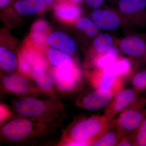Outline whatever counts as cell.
<instances>
[{
	"label": "cell",
	"instance_id": "cell-12",
	"mask_svg": "<svg viewBox=\"0 0 146 146\" xmlns=\"http://www.w3.org/2000/svg\"><path fill=\"white\" fill-rule=\"evenodd\" d=\"M50 31L49 24L44 20H38L33 25L29 36L26 42L40 50L46 49Z\"/></svg>",
	"mask_w": 146,
	"mask_h": 146
},
{
	"label": "cell",
	"instance_id": "cell-3",
	"mask_svg": "<svg viewBox=\"0 0 146 146\" xmlns=\"http://www.w3.org/2000/svg\"><path fill=\"white\" fill-rule=\"evenodd\" d=\"M146 101L138 98L135 102L121 112L113 121V124L121 137L133 136L143 120Z\"/></svg>",
	"mask_w": 146,
	"mask_h": 146
},
{
	"label": "cell",
	"instance_id": "cell-14",
	"mask_svg": "<svg viewBox=\"0 0 146 146\" xmlns=\"http://www.w3.org/2000/svg\"><path fill=\"white\" fill-rule=\"evenodd\" d=\"M2 84L7 91L17 95H26L32 91L30 83L23 77L18 75L4 76L2 78Z\"/></svg>",
	"mask_w": 146,
	"mask_h": 146
},
{
	"label": "cell",
	"instance_id": "cell-15",
	"mask_svg": "<svg viewBox=\"0 0 146 146\" xmlns=\"http://www.w3.org/2000/svg\"><path fill=\"white\" fill-rule=\"evenodd\" d=\"M81 8L76 4L69 2L59 3L54 8V15L58 21L64 23L75 22L81 15Z\"/></svg>",
	"mask_w": 146,
	"mask_h": 146
},
{
	"label": "cell",
	"instance_id": "cell-22",
	"mask_svg": "<svg viewBox=\"0 0 146 146\" xmlns=\"http://www.w3.org/2000/svg\"><path fill=\"white\" fill-rule=\"evenodd\" d=\"M32 78L40 89L46 93L53 94V84L49 75L41 67H35L32 70Z\"/></svg>",
	"mask_w": 146,
	"mask_h": 146
},
{
	"label": "cell",
	"instance_id": "cell-34",
	"mask_svg": "<svg viewBox=\"0 0 146 146\" xmlns=\"http://www.w3.org/2000/svg\"><path fill=\"white\" fill-rule=\"evenodd\" d=\"M69 1L71 2L74 3L75 4H77L82 2L83 0H69Z\"/></svg>",
	"mask_w": 146,
	"mask_h": 146
},
{
	"label": "cell",
	"instance_id": "cell-20",
	"mask_svg": "<svg viewBox=\"0 0 146 146\" xmlns=\"http://www.w3.org/2000/svg\"><path fill=\"white\" fill-rule=\"evenodd\" d=\"M113 36L106 33H99L94 37L92 46V58L106 52L114 46Z\"/></svg>",
	"mask_w": 146,
	"mask_h": 146
},
{
	"label": "cell",
	"instance_id": "cell-5",
	"mask_svg": "<svg viewBox=\"0 0 146 146\" xmlns=\"http://www.w3.org/2000/svg\"><path fill=\"white\" fill-rule=\"evenodd\" d=\"M36 127L34 122L28 118H19L5 124L1 131L2 136L6 141L13 143L27 140L33 135Z\"/></svg>",
	"mask_w": 146,
	"mask_h": 146
},
{
	"label": "cell",
	"instance_id": "cell-13",
	"mask_svg": "<svg viewBox=\"0 0 146 146\" xmlns=\"http://www.w3.org/2000/svg\"><path fill=\"white\" fill-rule=\"evenodd\" d=\"M119 48L122 52L131 57L146 56V41L137 35H131L123 38L119 43Z\"/></svg>",
	"mask_w": 146,
	"mask_h": 146
},
{
	"label": "cell",
	"instance_id": "cell-2",
	"mask_svg": "<svg viewBox=\"0 0 146 146\" xmlns=\"http://www.w3.org/2000/svg\"><path fill=\"white\" fill-rule=\"evenodd\" d=\"M56 102L24 97L17 100L14 108L18 115L25 118L48 121L60 113L61 106Z\"/></svg>",
	"mask_w": 146,
	"mask_h": 146
},
{
	"label": "cell",
	"instance_id": "cell-18",
	"mask_svg": "<svg viewBox=\"0 0 146 146\" xmlns=\"http://www.w3.org/2000/svg\"><path fill=\"white\" fill-rule=\"evenodd\" d=\"M46 53L48 60L55 67L71 68L76 65L70 54L60 50L50 48Z\"/></svg>",
	"mask_w": 146,
	"mask_h": 146
},
{
	"label": "cell",
	"instance_id": "cell-30",
	"mask_svg": "<svg viewBox=\"0 0 146 146\" xmlns=\"http://www.w3.org/2000/svg\"><path fill=\"white\" fill-rule=\"evenodd\" d=\"M10 115L8 110L4 106L1 105V122L3 123L8 119Z\"/></svg>",
	"mask_w": 146,
	"mask_h": 146
},
{
	"label": "cell",
	"instance_id": "cell-8",
	"mask_svg": "<svg viewBox=\"0 0 146 146\" xmlns=\"http://www.w3.org/2000/svg\"><path fill=\"white\" fill-rule=\"evenodd\" d=\"M118 7L125 18L139 26L146 27V0H119Z\"/></svg>",
	"mask_w": 146,
	"mask_h": 146
},
{
	"label": "cell",
	"instance_id": "cell-24",
	"mask_svg": "<svg viewBox=\"0 0 146 146\" xmlns=\"http://www.w3.org/2000/svg\"><path fill=\"white\" fill-rule=\"evenodd\" d=\"M0 65L3 70L7 72L14 71L18 65L15 54L3 46L0 47Z\"/></svg>",
	"mask_w": 146,
	"mask_h": 146
},
{
	"label": "cell",
	"instance_id": "cell-6",
	"mask_svg": "<svg viewBox=\"0 0 146 146\" xmlns=\"http://www.w3.org/2000/svg\"><path fill=\"white\" fill-rule=\"evenodd\" d=\"M48 73L53 85L65 92L73 91L81 76V72L77 65L71 68L52 67L50 68Z\"/></svg>",
	"mask_w": 146,
	"mask_h": 146
},
{
	"label": "cell",
	"instance_id": "cell-33",
	"mask_svg": "<svg viewBox=\"0 0 146 146\" xmlns=\"http://www.w3.org/2000/svg\"><path fill=\"white\" fill-rule=\"evenodd\" d=\"M47 4L49 6L53 5L54 2V0H45Z\"/></svg>",
	"mask_w": 146,
	"mask_h": 146
},
{
	"label": "cell",
	"instance_id": "cell-27",
	"mask_svg": "<svg viewBox=\"0 0 146 146\" xmlns=\"http://www.w3.org/2000/svg\"><path fill=\"white\" fill-rule=\"evenodd\" d=\"M131 83L134 89L139 91L146 89V70L136 73L132 77Z\"/></svg>",
	"mask_w": 146,
	"mask_h": 146
},
{
	"label": "cell",
	"instance_id": "cell-29",
	"mask_svg": "<svg viewBox=\"0 0 146 146\" xmlns=\"http://www.w3.org/2000/svg\"><path fill=\"white\" fill-rule=\"evenodd\" d=\"M87 5L90 7L98 9L101 6L104 0H85Z\"/></svg>",
	"mask_w": 146,
	"mask_h": 146
},
{
	"label": "cell",
	"instance_id": "cell-21",
	"mask_svg": "<svg viewBox=\"0 0 146 146\" xmlns=\"http://www.w3.org/2000/svg\"><path fill=\"white\" fill-rule=\"evenodd\" d=\"M119 57V49L114 45L105 52L91 59V63L96 69H102L110 65Z\"/></svg>",
	"mask_w": 146,
	"mask_h": 146
},
{
	"label": "cell",
	"instance_id": "cell-7",
	"mask_svg": "<svg viewBox=\"0 0 146 146\" xmlns=\"http://www.w3.org/2000/svg\"><path fill=\"white\" fill-rule=\"evenodd\" d=\"M138 91L135 89H122L115 94L105 107L104 115L110 121L139 98Z\"/></svg>",
	"mask_w": 146,
	"mask_h": 146
},
{
	"label": "cell",
	"instance_id": "cell-17",
	"mask_svg": "<svg viewBox=\"0 0 146 146\" xmlns=\"http://www.w3.org/2000/svg\"><path fill=\"white\" fill-rule=\"evenodd\" d=\"M99 69L104 75L124 78L132 71V64L129 58L119 57L110 65Z\"/></svg>",
	"mask_w": 146,
	"mask_h": 146
},
{
	"label": "cell",
	"instance_id": "cell-25",
	"mask_svg": "<svg viewBox=\"0 0 146 146\" xmlns=\"http://www.w3.org/2000/svg\"><path fill=\"white\" fill-rule=\"evenodd\" d=\"M76 26L87 36L95 37L100 33L98 27L91 19L87 18H79L75 22Z\"/></svg>",
	"mask_w": 146,
	"mask_h": 146
},
{
	"label": "cell",
	"instance_id": "cell-9",
	"mask_svg": "<svg viewBox=\"0 0 146 146\" xmlns=\"http://www.w3.org/2000/svg\"><path fill=\"white\" fill-rule=\"evenodd\" d=\"M124 78L104 75L99 69H96L90 74V83L97 90L109 91L115 95L123 89Z\"/></svg>",
	"mask_w": 146,
	"mask_h": 146
},
{
	"label": "cell",
	"instance_id": "cell-28",
	"mask_svg": "<svg viewBox=\"0 0 146 146\" xmlns=\"http://www.w3.org/2000/svg\"><path fill=\"white\" fill-rule=\"evenodd\" d=\"M117 146H130L133 145L132 136H125L122 137Z\"/></svg>",
	"mask_w": 146,
	"mask_h": 146
},
{
	"label": "cell",
	"instance_id": "cell-26",
	"mask_svg": "<svg viewBox=\"0 0 146 146\" xmlns=\"http://www.w3.org/2000/svg\"><path fill=\"white\" fill-rule=\"evenodd\" d=\"M134 146H146V110L141 125L132 136Z\"/></svg>",
	"mask_w": 146,
	"mask_h": 146
},
{
	"label": "cell",
	"instance_id": "cell-4",
	"mask_svg": "<svg viewBox=\"0 0 146 146\" xmlns=\"http://www.w3.org/2000/svg\"><path fill=\"white\" fill-rule=\"evenodd\" d=\"M44 52L26 42L18 54V66L20 72L31 78L34 67H41L46 70L48 64Z\"/></svg>",
	"mask_w": 146,
	"mask_h": 146
},
{
	"label": "cell",
	"instance_id": "cell-11",
	"mask_svg": "<svg viewBox=\"0 0 146 146\" xmlns=\"http://www.w3.org/2000/svg\"><path fill=\"white\" fill-rule=\"evenodd\" d=\"M114 96L109 91L95 89L82 98L79 105L86 110L96 111L106 107Z\"/></svg>",
	"mask_w": 146,
	"mask_h": 146
},
{
	"label": "cell",
	"instance_id": "cell-16",
	"mask_svg": "<svg viewBox=\"0 0 146 146\" xmlns=\"http://www.w3.org/2000/svg\"><path fill=\"white\" fill-rule=\"evenodd\" d=\"M48 42L55 48L70 55L74 54L77 49L76 44L71 37L59 32L50 34L48 36Z\"/></svg>",
	"mask_w": 146,
	"mask_h": 146
},
{
	"label": "cell",
	"instance_id": "cell-31",
	"mask_svg": "<svg viewBox=\"0 0 146 146\" xmlns=\"http://www.w3.org/2000/svg\"><path fill=\"white\" fill-rule=\"evenodd\" d=\"M65 145L66 146H92V143L89 142L75 141H66Z\"/></svg>",
	"mask_w": 146,
	"mask_h": 146
},
{
	"label": "cell",
	"instance_id": "cell-19",
	"mask_svg": "<svg viewBox=\"0 0 146 146\" xmlns=\"http://www.w3.org/2000/svg\"><path fill=\"white\" fill-rule=\"evenodd\" d=\"M46 4L45 0H21L15 3V8L22 15L38 14L45 10Z\"/></svg>",
	"mask_w": 146,
	"mask_h": 146
},
{
	"label": "cell",
	"instance_id": "cell-23",
	"mask_svg": "<svg viewBox=\"0 0 146 146\" xmlns=\"http://www.w3.org/2000/svg\"><path fill=\"white\" fill-rule=\"evenodd\" d=\"M121 138L117 131L113 125L112 121L110 128L102 136L94 141L92 146H117Z\"/></svg>",
	"mask_w": 146,
	"mask_h": 146
},
{
	"label": "cell",
	"instance_id": "cell-10",
	"mask_svg": "<svg viewBox=\"0 0 146 146\" xmlns=\"http://www.w3.org/2000/svg\"><path fill=\"white\" fill-rule=\"evenodd\" d=\"M91 18L100 29L112 31L122 24V17L114 11L96 9L91 13Z\"/></svg>",
	"mask_w": 146,
	"mask_h": 146
},
{
	"label": "cell",
	"instance_id": "cell-1",
	"mask_svg": "<svg viewBox=\"0 0 146 146\" xmlns=\"http://www.w3.org/2000/svg\"><path fill=\"white\" fill-rule=\"evenodd\" d=\"M112 121L104 115L92 116L80 120L70 128L67 141L89 142L92 145L94 141L110 128Z\"/></svg>",
	"mask_w": 146,
	"mask_h": 146
},
{
	"label": "cell",
	"instance_id": "cell-32",
	"mask_svg": "<svg viewBox=\"0 0 146 146\" xmlns=\"http://www.w3.org/2000/svg\"><path fill=\"white\" fill-rule=\"evenodd\" d=\"M11 0H0V7L1 8L7 5L10 3Z\"/></svg>",
	"mask_w": 146,
	"mask_h": 146
}]
</instances>
